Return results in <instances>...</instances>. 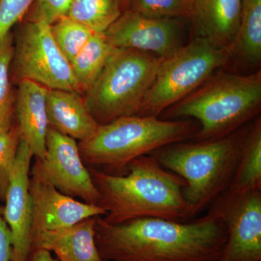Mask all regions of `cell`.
Instances as JSON below:
<instances>
[{
    "mask_svg": "<svg viewBox=\"0 0 261 261\" xmlns=\"http://www.w3.org/2000/svg\"><path fill=\"white\" fill-rule=\"evenodd\" d=\"M35 0H0V44Z\"/></svg>",
    "mask_w": 261,
    "mask_h": 261,
    "instance_id": "26",
    "label": "cell"
},
{
    "mask_svg": "<svg viewBox=\"0 0 261 261\" xmlns=\"http://www.w3.org/2000/svg\"><path fill=\"white\" fill-rule=\"evenodd\" d=\"M11 256V233L3 217H0V261H10Z\"/></svg>",
    "mask_w": 261,
    "mask_h": 261,
    "instance_id": "28",
    "label": "cell"
},
{
    "mask_svg": "<svg viewBox=\"0 0 261 261\" xmlns=\"http://www.w3.org/2000/svg\"><path fill=\"white\" fill-rule=\"evenodd\" d=\"M231 57L230 48L194 37L163 58L139 116H157L176 104L208 80L213 72L226 65Z\"/></svg>",
    "mask_w": 261,
    "mask_h": 261,
    "instance_id": "7",
    "label": "cell"
},
{
    "mask_svg": "<svg viewBox=\"0 0 261 261\" xmlns=\"http://www.w3.org/2000/svg\"><path fill=\"white\" fill-rule=\"evenodd\" d=\"M27 261H58L51 255V252L42 249H34Z\"/></svg>",
    "mask_w": 261,
    "mask_h": 261,
    "instance_id": "29",
    "label": "cell"
},
{
    "mask_svg": "<svg viewBox=\"0 0 261 261\" xmlns=\"http://www.w3.org/2000/svg\"><path fill=\"white\" fill-rule=\"evenodd\" d=\"M105 35L117 49H135L161 58L185 45L182 19L149 18L132 10L120 15Z\"/></svg>",
    "mask_w": 261,
    "mask_h": 261,
    "instance_id": "10",
    "label": "cell"
},
{
    "mask_svg": "<svg viewBox=\"0 0 261 261\" xmlns=\"http://www.w3.org/2000/svg\"><path fill=\"white\" fill-rule=\"evenodd\" d=\"M29 192L33 211L32 240L39 231L67 227L106 214L99 206L80 202L57 190L38 159L29 173Z\"/></svg>",
    "mask_w": 261,
    "mask_h": 261,
    "instance_id": "11",
    "label": "cell"
},
{
    "mask_svg": "<svg viewBox=\"0 0 261 261\" xmlns=\"http://www.w3.org/2000/svg\"><path fill=\"white\" fill-rule=\"evenodd\" d=\"M261 190V121L247 132L236 172L226 191L245 193Z\"/></svg>",
    "mask_w": 261,
    "mask_h": 261,
    "instance_id": "19",
    "label": "cell"
},
{
    "mask_svg": "<svg viewBox=\"0 0 261 261\" xmlns=\"http://www.w3.org/2000/svg\"><path fill=\"white\" fill-rule=\"evenodd\" d=\"M13 39L8 36L0 44V135L13 126L15 100L10 82V67L13 57Z\"/></svg>",
    "mask_w": 261,
    "mask_h": 261,
    "instance_id": "23",
    "label": "cell"
},
{
    "mask_svg": "<svg viewBox=\"0 0 261 261\" xmlns=\"http://www.w3.org/2000/svg\"><path fill=\"white\" fill-rule=\"evenodd\" d=\"M88 169L99 193L97 205L106 211L102 219L108 224L146 217L178 222L190 219L183 195L186 181L163 168L152 154L132 161L121 176Z\"/></svg>",
    "mask_w": 261,
    "mask_h": 261,
    "instance_id": "2",
    "label": "cell"
},
{
    "mask_svg": "<svg viewBox=\"0 0 261 261\" xmlns=\"http://www.w3.org/2000/svg\"><path fill=\"white\" fill-rule=\"evenodd\" d=\"M200 125L192 121H163L157 116H132L99 126L89 140L80 142L82 161L89 168L125 175L134 160L194 136Z\"/></svg>",
    "mask_w": 261,
    "mask_h": 261,
    "instance_id": "4",
    "label": "cell"
},
{
    "mask_svg": "<svg viewBox=\"0 0 261 261\" xmlns=\"http://www.w3.org/2000/svg\"><path fill=\"white\" fill-rule=\"evenodd\" d=\"M227 236L213 207L190 223L146 217L111 224L96 217L95 241L104 261H218Z\"/></svg>",
    "mask_w": 261,
    "mask_h": 261,
    "instance_id": "1",
    "label": "cell"
},
{
    "mask_svg": "<svg viewBox=\"0 0 261 261\" xmlns=\"http://www.w3.org/2000/svg\"><path fill=\"white\" fill-rule=\"evenodd\" d=\"M247 133L233 132L222 138L194 143L176 142L149 154L163 168L186 181L183 195L190 219L228 190Z\"/></svg>",
    "mask_w": 261,
    "mask_h": 261,
    "instance_id": "3",
    "label": "cell"
},
{
    "mask_svg": "<svg viewBox=\"0 0 261 261\" xmlns=\"http://www.w3.org/2000/svg\"><path fill=\"white\" fill-rule=\"evenodd\" d=\"M33 157L28 146L20 140L3 216L11 233L10 261H27L32 251L33 211L29 181Z\"/></svg>",
    "mask_w": 261,
    "mask_h": 261,
    "instance_id": "13",
    "label": "cell"
},
{
    "mask_svg": "<svg viewBox=\"0 0 261 261\" xmlns=\"http://www.w3.org/2000/svg\"><path fill=\"white\" fill-rule=\"evenodd\" d=\"M43 168L57 190L86 203L97 205L99 195L85 166L76 140L49 126Z\"/></svg>",
    "mask_w": 261,
    "mask_h": 261,
    "instance_id": "12",
    "label": "cell"
},
{
    "mask_svg": "<svg viewBox=\"0 0 261 261\" xmlns=\"http://www.w3.org/2000/svg\"><path fill=\"white\" fill-rule=\"evenodd\" d=\"M260 71L250 75L219 73L173 105L172 118H192L200 129L195 141L216 140L233 133L260 109Z\"/></svg>",
    "mask_w": 261,
    "mask_h": 261,
    "instance_id": "5",
    "label": "cell"
},
{
    "mask_svg": "<svg viewBox=\"0 0 261 261\" xmlns=\"http://www.w3.org/2000/svg\"><path fill=\"white\" fill-rule=\"evenodd\" d=\"M96 217L67 227L39 231L32 238V250L54 252L58 261H104L95 241Z\"/></svg>",
    "mask_w": 261,
    "mask_h": 261,
    "instance_id": "16",
    "label": "cell"
},
{
    "mask_svg": "<svg viewBox=\"0 0 261 261\" xmlns=\"http://www.w3.org/2000/svg\"><path fill=\"white\" fill-rule=\"evenodd\" d=\"M193 0H130L132 10L154 18H180L191 16Z\"/></svg>",
    "mask_w": 261,
    "mask_h": 261,
    "instance_id": "24",
    "label": "cell"
},
{
    "mask_svg": "<svg viewBox=\"0 0 261 261\" xmlns=\"http://www.w3.org/2000/svg\"><path fill=\"white\" fill-rule=\"evenodd\" d=\"M15 75L49 89L75 91L81 88L70 62L57 45L50 25L29 21L20 29L13 48Z\"/></svg>",
    "mask_w": 261,
    "mask_h": 261,
    "instance_id": "8",
    "label": "cell"
},
{
    "mask_svg": "<svg viewBox=\"0 0 261 261\" xmlns=\"http://www.w3.org/2000/svg\"><path fill=\"white\" fill-rule=\"evenodd\" d=\"M121 15L119 0H73L65 14L97 34H105Z\"/></svg>",
    "mask_w": 261,
    "mask_h": 261,
    "instance_id": "21",
    "label": "cell"
},
{
    "mask_svg": "<svg viewBox=\"0 0 261 261\" xmlns=\"http://www.w3.org/2000/svg\"><path fill=\"white\" fill-rule=\"evenodd\" d=\"M163 59L135 49H116L84 99L99 126L139 116Z\"/></svg>",
    "mask_w": 261,
    "mask_h": 261,
    "instance_id": "6",
    "label": "cell"
},
{
    "mask_svg": "<svg viewBox=\"0 0 261 261\" xmlns=\"http://www.w3.org/2000/svg\"><path fill=\"white\" fill-rule=\"evenodd\" d=\"M242 0H193L191 18L194 37L230 48L238 34Z\"/></svg>",
    "mask_w": 261,
    "mask_h": 261,
    "instance_id": "15",
    "label": "cell"
},
{
    "mask_svg": "<svg viewBox=\"0 0 261 261\" xmlns=\"http://www.w3.org/2000/svg\"><path fill=\"white\" fill-rule=\"evenodd\" d=\"M116 49L110 44L105 34L94 33L83 49L70 62L82 92H87L93 85Z\"/></svg>",
    "mask_w": 261,
    "mask_h": 261,
    "instance_id": "20",
    "label": "cell"
},
{
    "mask_svg": "<svg viewBox=\"0 0 261 261\" xmlns=\"http://www.w3.org/2000/svg\"><path fill=\"white\" fill-rule=\"evenodd\" d=\"M73 0H35L30 21L51 25L66 14Z\"/></svg>",
    "mask_w": 261,
    "mask_h": 261,
    "instance_id": "27",
    "label": "cell"
},
{
    "mask_svg": "<svg viewBox=\"0 0 261 261\" xmlns=\"http://www.w3.org/2000/svg\"><path fill=\"white\" fill-rule=\"evenodd\" d=\"M20 140L16 123L8 132L0 135V202H5L6 199Z\"/></svg>",
    "mask_w": 261,
    "mask_h": 261,
    "instance_id": "25",
    "label": "cell"
},
{
    "mask_svg": "<svg viewBox=\"0 0 261 261\" xmlns=\"http://www.w3.org/2000/svg\"><path fill=\"white\" fill-rule=\"evenodd\" d=\"M214 203L228 233L218 261H261V190L226 191Z\"/></svg>",
    "mask_w": 261,
    "mask_h": 261,
    "instance_id": "9",
    "label": "cell"
},
{
    "mask_svg": "<svg viewBox=\"0 0 261 261\" xmlns=\"http://www.w3.org/2000/svg\"><path fill=\"white\" fill-rule=\"evenodd\" d=\"M46 108L49 126L75 140H89L99 128L80 92L48 89Z\"/></svg>",
    "mask_w": 261,
    "mask_h": 261,
    "instance_id": "17",
    "label": "cell"
},
{
    "mask_svg": "<svg viewBox=\"0 0 261 261\" xmlns=\"http://www.w3.org/2000/svg\"><path fill=\"white\" fill-rule=\"evenodd\" d=\"M244 64L260 65L261 60V0H242L240 25L232 47Z\"/></svg>",
    "mask_w": 261,
    "mask_h": 261,
    "instance_id": "18",
    "label": "cell"
},
{
    "mask_svg": "<svg viewBox=\"0 0 261 261\" xmlns=\"http://www.w3.org/2000/svg\"><path fill=\"white\" fill-rule=\"evenodd\" d=\"M50 29L57 45L70 63L94 34L90 29L66 15L51 24Z\"/></svg>",
    "mask_w": 261,
    "mask_h": 261,
    "instance_id": "22",
    "label": "cell"
},
{
    "mask_svg": "<svg viewBox=\"0 0 261 261\" xmlns=\"http://www.w3.org/2000/svg\"><path fill=\"white\" fill-rule=\"evenodd\" d=\"M3 211H4V205H0V217H3Z\"/></svg>",
    "mask_w": 261,
    "mask_h": 261,
    "instance_id": "30",
    "label": "cell"
},
{
    "mask_svg": "<svg viewBox=\"0 0 261 261\" xmlns=\"http://www.w3.org/2000/svg\"><path fill=\"white\" fill-rule=\"evenodd\" d=\"M47 89L32 81H20L15 103L20 140L27 144L34 157L41 161L45 155L49 128L46 108Z\"/></svg>",
    "mask_w": 261,
    "mask_h": 261,
    "instance_id": "14",
    "label": "cell"
}]
</instances>
